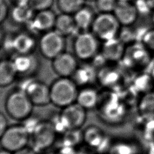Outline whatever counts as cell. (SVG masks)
Segmentation results:
<instances>
[{
  "label": "cell",
  "mask_w": 154,
  "mask_h": 154,
  "mask_svg": "<svg viewBox=\"0 0 154 154\" xmlns=\"http://www.w3.org/2000/svg\"><path fill=\"white\" fill-rule=\"evenodd\" d=\"M102 120L110 124L122 122L126 114V104L114 92L100 94L96 108Z\"/></svg>",
  "instance_id": "obj_1"
},
{
  "label": "cell",
  "mask_w": 154,
  "mask_h": 154,
  "mask_svg": "<svg viewBox=\"0 0 154 154\" xmlns=\"http://www.w3.org/2000/svg\"><path fill=\"white\" fill-rule=\"evenodd\" d=\"M51 103L64 108L75 102L78 93V86L69 78L60 77L49 86Z\"/></svg>",
  "instance_id": "obj_2"
},
{
  "label": "cell",
  "mask_w": 154,
  "mask_h": 154,
  "mask_svg": "<svg viewBox=\"0 0 154 154\" xmlns=\"http://www.w3.org/2000/svg\"><path fill=\"white\" fill-rule=\"evenodd\" d=\"M34 106L25 92L19 88L10 92L4 102V108L8 116L20 122L32 116Z\"/></svg>",
  "instance_id": "obj_3"
},
{
  "label": "cell",
  "mask_w": 154,
  "mask_h": 154,
  "mask_svg": "<svg viewBox=\"0 0 154 154\" xmlns=\"http://www.w3.org/2000/svg\"><path fill=\"white\" fill-rule=\"evenodd\" d=\"M29 141L30 135L22 123L8 126L0 138L2 149L13 153L26 148Z\"/></svg>",
  "instance_id": "obj_4"
},
{
  "label": "cell",
  "mask_w": 154,
  "mask_h": 154,
  "mask_svg": "<svg viewBox=\"0 0 154 154\" xmlns=\"http://www.w3.org/2000/svg\"><path fill=\"white\" fill-rule=\"evenodd\" d=\"M120 25L113 13H105L94 18L91 28L93 34L104 42L117 37Z\"/></svg>",
  "instance_id": "obj_5"
},
{
  "label": "cell",
  "mask_w": 154,
  "mask_h": 154,
  "mask_svg": "<svg viewBox=\"0 0 154 154\" xmlns=\"http://www.w3.org/2000/svg\"><path fill=\"white\" fill-rule=\"evenodd\" d=\"M57 135L56 131L49 120L40 121L30 135L31 148L36 153L47 150L54 144Z\"/></svg>",
  "instance_id": "obj_6"
},
{
  "label": "cell",
  "mask_w": 154,
  "mask_h": 154,
  "mask_svg": "<svg viewBox=\"0 0 154 154\" xmlns=\"http://www.w3.org/2000/svg\"><path fill=\"white\" fill-rule=\"evenodd\" d=\"M38 46L42 55L46 58L52 60L64 52V36L56 30L47 31L40 38Z\"/></svg>",
  "instance_id": "obj_7"
},
{
  "label": "cell",
  "mask_w": 154,
  "mask_h": 154,
  "mask_svg": "<svg viewBox=\"0 0 154 154\" xmlns=\"http://www.w3.org/2000/svg\"><path fill=\"white\" fill-rule=\"evenodd\" d=\"M97 38L93 33L86 31L76 35L73 44L75 56L82 60L92 59L98 49Z\"/></svg>",
  "instance_id": "obj_8"
},
{
  "label": "cell",
  "mask_w": 154,
  "mask_h": 154,
  "mask_svg": "<svg viewBox=\"0 0 154 154\" xmlns=\"http://www.w3.org/2000/svg\"><path fill=\"white\" fill-rule=\"evenodd\" d=\"M19 89L25 92L34 106H43L51 103L50 88L43 82L36 80L26 81Z\"/></svg>",
  "instance_id": "obj_9"
},
{
  "label": "cell",
  "mask_w": 154,
  "mask_h": 154,
  "mask_svg": "<svg viewBox=\"0 0 154 154\" xmlns=\"http://www.w3.org/2000/svg\"><path fill=\"white\" fill-rule=\"evenodd\" d=\"M149 49L141 43L133 44L125 49L123 60L126 66L131 68H141L150 61Z\"/></svg>",
  "instance_id": "obj_10"
},
{
  "label": "cell",
  "mask_w": 154,
  "mask_h": 154,
  "mask_svg": "<svg viewBox=\"0 0 154 154\" xmlns=\"http://www.w3.org/2000/svg\"><path fill=\"white\" fill-rule=\"evenodd\" d=\"M78 67L76 57L69 52H63L52 60V67L60 77L72 76Z\"/></svg>",
  "instance_id": "obj_11"
},
{
  "label": "cell",
  "mask_w": 154,
  "mask_h": 154,
  "mask_svg": "<svg viewBox=\"0 0 154 154\" xmlns=\"http://www.w3.org/2000/svg\"><path fill=\"white\" fill-rule=\"evenodd\" d=\"M63 116L69 129H81L87 120V110L75 102L61 109Z\"/></svg>",
  "instance_id": "obj_12"
},
{
  "label": "cell",
  "mask_w": 154,
  "mask_h": 154,
  "mask_svg": "<svg viewBox=\"0 0 154 154\" xmlns=\"http://www.w3.org/2000/svg\"><path fill=\"white\" fill-rule=\"evenodd\" d=\"M113 14L120 25L128 26L135 22L138 13L134 4L129 1H117Z\"/></svg>",
  "instance_id": "obj_13"
},
{
  "label": "cell",
  "mask_w": 154,
  "mask_h": 154,
  "mask_svg": "<svg viewBox=\"0 0 154 154\" xmlns=\"http://www.w3.org/2000/svg\"><path fill=\"white\" fill-rule=\"evenodd\" d=\"M57 16L50 9L37 11L29 23L34 31L37 32H47L51 31L55 26Z\"/></svg>",
  "instance_id": "obj_14"
},
{
  "label": "cell",
  "mask_w": 154,
  "mask_h": 154,
  "mask_svg": "<svg viewBox=\"0 0 154 154\" xmlns=\"http://www.w3.org/2000/svg\"><path fill=\"white\" fill-rule=\"evenodd\" d=\"M125 49V43L116 37L104 41L101 54L106 61H117L122 59Z\"/></svg>",
  "instance_id": "obj_15"
},
{
  "label": "cell",
  "mask_w": 154,
  "mask_h": 154,
  "mask_svg": "<svg viewBox=\"0 0 154 154\" xmlns=\"http://www.w3.org/2000/svg\"><path fill=\"white\" fill-rule=\"evenodd\" d=\"M11 60L17 75L29 76L36 70L38 67L37 60L32 54H17Z\"/></svg>",
  "instance_id": "obj_16"
},
{
  "label": "cell",
  "mask_w": 154,
  "mask_h": 154,
  "mask_svg": "<svg viewBox=\"0 0 154 154\" xmlns=\"http://www.w3.org/2000/svg\"><path fill=\"white\" fill-rule=\"evenodd\" d=\"M100 93L90 86L84 87L78 90L76 102L85 109H96L99 99Z\"/></svg>",
  "instance_id": "obj_17"
},
{
  "label": "cell",
  "mask_w": 154,
  "mask_h": 154,
  "mask_svg": "<svg viewBox=\"0 0 154 154\" xmlns=\"http://www.w3.org/2000/svg\"><path fill=\"white\" fill-rule=\"evenodd\" d=\"M72 79L78 87H87L97 79V73L93 65H82L77 67Z\"/></svg>",
  "instance_id": "obj_18"
},
{
  "label": "cell",
  "mask_w": 154,
  "mask_h": 154,
  "mask_svg": "<svg viewBox=\"0 0 154 154\" xmlns=\"http://www.w3.org/2000/svg\"><path fill=\"white\" fill-rule=\"evenodd\" d=\"M35 46L34 38L27 33H20L12 39V49L17 54H32Z\"/></svg>",
  "instance_id": "obj_19"
},
{
  "label": "cell",
  "mask_w": 154,
  "mask_h": 154,
  "mask_svg": "<svg viewBox=\"0 0 154 154\" xmlns=\"http://www.w3.org/2000/svg\"><path fill=\"white\" fill-rule=\"evenodd\" d=\"M54 28L55 30L64 37L75 34L78 29L73 16L66 13H61L57 16Z\"/></svg>",
  "instance_id": "obj_20"
},
{
  "label": "cell",
  "mask_w": 154,
  "mask_h": 154,
  "mask_svg": "<svg viewBox=\"0 0 154 154\" xmlns=\"http://www.w3.org/2000/svg\"><path fill=\"white\" fill-rule=\"evenodd\" d=\"M121 79L119 71L111 67H103L97 73V80L100 85L108 88L116 87Z\"/></svg>",
  "instance_id": "obj_21"
},
{
  "label": "cell",
  "mask_w": 154,
  "mask_h": 154,
  "mask_svg": "<svg viewBox=\"0 0 154 154\" xmlns=\"http://www.w3.org/2000/svg\"><path fill=\"white\" fill-rule=\"evenodd\" d=\"M138 111L143 120L154 119V91L143 94L138 103Z\"/></svg>",
  "instance_id": "obj_22"
},
{
  "label": "cell",
  "mask_w": 154,
  "mask_h": 154,
  "mask_svg": "<svg viewBox=\"0 0 154 154\" xmlns=\"http://www.w3.org/2000/svg\"><path fill=\"white\" fill-rule=\"evenodd\" d=\"M17 76L12 60L0 61V87H6L14 82Z\"/></svg>",
  "instance_id": "obj_23"
},
{
  "label": "cell",
  "mask_w": 154,
  "mask_h": 154,
  "mask_svg": "<svg viewBox=\"0 0 154 154\" xmlns=\"http://www.w3.org/2000/svg\"><path fill=\"white\" fill-rule=\"evenodd\" d=\"M73 18L78 29L83 31L91 27L94 19L91 10L89 8L84 7L73 14Z\"/></svg>",
  "instance_id": "obj_24"
},
{
  "label": "cell",
  "mask_w": 154,
  "mask_h": 154,
  "mask_svg": "<svg viewBox=\"0 0 154 154\" xmlns=\"http://www.w3.org/2000/svg\"><path fill=\"white\" fill-rule=\"evenodd\" d=\"M33 12L28 4L15 5L11 11V16L16 23H29L34 15Z\"/></svg>",
  "instance_id": "obj_25"
},
{
  "label": "cell",
  "mask_w": 154,
  "mask_h": 154,
  "mask_svg": "<svg viewBox=\"0 0 154 154\" xmlns=\"http://www.w3.org/2000/svg\"><path fill=\"white\" fill-rule=\"evenodd\" d=\"M138 148L134 142L120 140L112 142L108 154H137Z\"/></svg>",
  "instance_id": "obj_26"
},
{
  "label": "cell",
  "mask_w": 154,
  "mask_h": 154,
  "mask_svg": "<svg viewBox=\"0 0 154 154\" xmlns=\"http://www.w3.org/2000/svg\"><path fill=\"white\" fill-rule=\"evenodd\" d=\"M62 146L73 148L83 141V131L81 129H70L61 134Z\"/></svg>",
  "instance_id": "obj_27"
},
{
  "label": "cell",
  "mask_w": 154,
  "mask_h": 154,
  "mask_svg": "<svg viewBox=\"0 0 154 154\" xmlns=\"http://www.w3.org/2000/svg\"><path fill=\"white\" fill-rule=\"evenodd\" d=\"M132 87L133 90L136 93L139 92L143 94L151 91V89L154 87V85L150 75L143 74L135 79Z\"/></svg>",
  "instance_id": "obj_28"
},
{
  "label": "cell",
  "mask_w": 154,
  "mask_h": 154,
  "mask_svg": "<svg viewBox=\"0 0 154 154\" xmlns=\"http://www.w3.org/2000/svg\"><path fill=\"white\" fill-rule=\"evenodd\" d=\"M85 0H57V7L61 13L75 14L83 7Z\"/></svg>",
  "instance_id": "obj_29"
},
{
  "label": "cell",
  "mask_w": 154,
  "mask_h": 154,
  "mask_svg": "<svg viewBox=\"0 0 154 154\" xmlns=\"http://www.w3.org/2000/svg\"><path fill=\"white\" fill-rule=\"evenodd\" d=\"M117 2V0H96L95 5L100 13H113Z\"/></svg>",
  "instance_id": "obj_30"
},
{
  "label": "cell",
  "mask_w": 154,
  "mask_h": 154,
  "mask_svg": "<svg viewBox=\"0 0 154 154\" xmlns=\"http://www.w3.org/2000/svg\"><path fill=\"white\" fill-rule=\"evenodd\" d=\"M53 4L54 0H29L28 3L34 11L49 10Z\"/></svg>",
  "instance_id": "obj_31"
},
{
  "label": "cell",
  "mask_w": 154,
  "mask_h": 154,
  "mask_svg": "<svg viewBox=\"0 0 154 154\" xmlns=\"http://www.w3.org/2000/svg\"><path fill=\"white\" fill-rule=\"evenodd\" d=\"M141 42L149 50L154 51V29L146 31L141 38Z\"/></svg>",
  "instance_id": "obj_32"
},
{
  "label": "cell",
  "mask_w": 154,
  "mask_h": 154,
  "mask_svg": "<svg viewBox=\"0 0 154 154\" xmlns=\"http://www.w3.org/2000/svg\"><path fill=\"white\" fill-rule=\"evenodd\" d=\"M134 4L138 13L146 14L151 10L147 0H136Z\"/></svg>",
  "instance_id": "obj_33"
},
{
  "label": "cell",
  "mask_w": 154,
  "mask_h": 154,
  "mask_svg": "<svg viewBox=\"0 0 154 154\" xmlns=\"http://www.w3.org/2000/svg\"><path fill=\"white\" fill-rule=\"evenodd\" d=\"M9 9L5 0H0V24L3 22L7 17Z\"/></svg>",
  "instance_id": "obj_34"
},
{
  "label": "cell",
  "mask_w": 154,
  "mask_h": 154,
  "mask_svg": "<svg viewBox=\"0 0 154 154\" xmlns=\"http://www.w3.org/2000/svg\"><path fill=\"white\" fill-rule=\"evenodd\" d=\"M121 37L119 38L122 42H123L124 43L126 42H131L133 41V40L136 37L135 35L134 34V33L131 31V30H129L128 29H125L124 30L121 31Z\"/></svg>",
  "instance_id": "obj_35"
},
{
  "label": "cell",
  "mask_w": 154,
  "mask_h": 154,
  "mask_svg": "<svg viewBox=\"0 0 154 154\" xmlns=\"http://www.w3.org/2000/svg\"><path fill=\"white\" fill-rule=\"evenodd\" d=\"M8 120L4 113L0 111V138L8 126Z\"/></svg>",
  "instance_id": "obj_36"
},
{
  "label": "cell",
  "mask_w": 154,
  "mask_h": 154,
  "mask_svg": "<svg viewBox=\"0 0 154 154\" xmlns=\"http://www.w3.org/2000/svg\"><path fill=\"white\" fill-rule=\"evenodd\" d=\"M92 150H94L86 146V149H81L79 150H77L76 154H93Z\"/></svg>",
  "instance_id": "obj_37"
},
{
  "label": "cell",
  "mask_w": 154,
  "mask_h": 154,
  "mask_svg": "<svg viewBox=\"0 0 154 154\" xmlns=\"http://www.w3.org/2000/svg\"><path fill=\"white\" fill-rule=\"evenodd\" d=\"M27 147L14 153V154H36V152H34L31 148L29 150L26 149Z\"/></svg>",
  "instance_id": "obj_38"
},
{
  "label": "cell",
  "mask_w": 154,
  "mask_h": 154,
  "mask_svg": "<svg viewBox=\"0 0 154 154\" xmlns=\"http://www.w3.org/2000/svg\"><path fill=\"white\" fill-rule=\"evenodd\" d=\"M15 5L28 4L29 0H12Z\"/></svg>",
  "instance_id": "obj_39"
},
{
  "label": "cell",
  "mask_w": 154,
  "mask_h": 154,
  "mask_svg": "<svg viewBox=\"0 0 154 154\" xmlns=\"http://www.w3.org/2000/svg\"><path fill=\"white\" fill-rule=\"evenodd\" d=\"M149 147L147 149V154H154V141L150 143Z\"/></svg>",
  "instance_id": "obj_40"
},
{
  "label": "cell",
  "mask_w": 154,
  "mask_h": 154,
  "mask_svg": "<svg viewBox=\"0 0 154 154\" xmlns=\"http://www.w3.org/2000/svg\"><path fill=\"white\" fill-rule=\"evenodd\" d=\"M0 154H14L13 153L10 152V151H8L7 150H5L4 149H2L1 150H0Z\"/></svg>",
  "instance_id": "obj_41"
},
{
  "label": "cell",
  "mask_w": 154,
  "mask_h": 154,
  "mask_svg": "<svg viewBox=\"0 0 154 154\" xmlns=\"http://www.w3.org/2000/svg\"><path fill=\"white\" fill-rule=\"evenodd\" d=\"M151 9L154 8V0H147Z\"/></svg>",
  "instance_id": "obj_42"
},
{
  "label": "cell",
  "mask_w": 154,
  "mask_h": 154,
  "mask_svg": "<svg viewBox=\"0 0 154 154\" xmlns=\"http://www.w3.org/2000/svg\"><path fill=\"white\" fill-rule=\"evenodd\" d=\"M3 37H4V33H3V31H2V29H1V28L0 27V43L2 41Z\"/></svg>",
  "instance_id": "obj_43"
},
{
  "label": "cell",
  "mask_w": 154,
  "mask_h": 154,
  "mask_svg": "<svg viewBox=\"0 0 154 154\" xmlns=\"http://www.w3.org/2000/svg\"><path fill=\"white\" fill-rule=\"evenodd\" d=\"M150 76L152 77V81H153V85H154V67H153V68L152 70Z\"/></svg>",
  "instance_id": "obj_44"
},
{
  "label": "cell",
  "mask_w": 154,
  "mask_h": 154,
  "mask_svg": "<svg viewBox=\"0 0 154 154\" xmlns=\"http://www.w3.org/2000/svg\"><path fill=\"white\" fill-rule=\"evenodd\" d=\"M130 0H117V1H119V2H128Z\"/></svg>",
  "instance_id": "obj_45"
},
{
  "label": "cell",
  "mask_w": 154,
  "mask_h": 154,
  "mask_svg": "<svg viewBox=\"0 0 154 154\" xmlns=\"http://www.w3.org/2000/svg\"><path fill=\"white\" fill-rule=\"evenodd\" d=\"M152 20H153V23H154V13H153V16H152Z\"/></svg>",
  "instance_id": "obj_46"
},
{
  "label": "cell",
  "mask_w": 154,
  "mask_h": 154,
  "mask_svg": "<svg viewBox=\"0 0 154 154\" xmlns=\"http://www.w3.org/2000/svg\"><path fill=\"white\" fill-rule=\"evenodd\" d=\"M1 61V52H0V61Z\"/></svg>",
  "instance_id": "obj_47"
},
{
  "label": "cell",
  "mask_w": 154,
  "mask_h": 154,
  "mask_svg": "<svg viewBox=\"0 0 154 154\" xmlns=\"http://www.w3.org/2000/svg\"><path fill=\"white\" fill-rule=\"evenodd\" d=\"M87 1H95L96 0H87Z\"/></svg>",
  "instance_id": "obj_48"
}]
</instances>
